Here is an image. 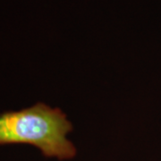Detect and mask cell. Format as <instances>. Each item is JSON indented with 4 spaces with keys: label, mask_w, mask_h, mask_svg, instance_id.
<instances>
[{
    "label": "cell",
    "mask_w": 161,
    "mask_h": 161,
    "mask_svg": "<svg viewBox=\"0 0 161 161\" xmlns=\"http://www.w3.org/2000/svg\"><path fill=\"white\" fill-rule=\"evenodd\" d=\"M73 125L59 108L44 103L0 115V145L30 144L47 158H74L76 148L67 139Z\"/></svg>",
    "instance_id": "6da1fadb"
}]
</instances>
